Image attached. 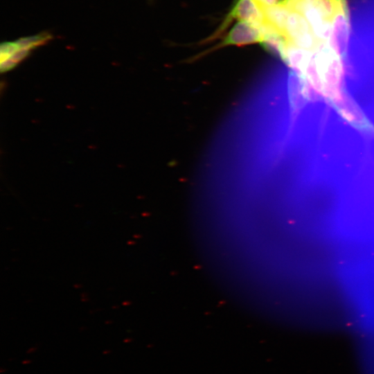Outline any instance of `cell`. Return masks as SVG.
I'll return each mask as SVG.
<instances>
[{
  "label": "cell",
  "mask_w": 374,
  "mask_h": 374,
  "mask_svg": "<svg viewBox=\"0 0 374 374\" xmlns=\"http://www.w3.org/2000/svg\"><path fill=\"white\" fill-rule=\"evenodd\" d=\"M349 36V20L347 8L339 11L334 17L328 39V46L338 55L344 57Z\"/></svg>",
  "instance_id": "cell-3"
},
{
  "label": "cell",
  "mask_w": 374,
  "mask_h": 374,
  "mask_svg": "<svg viewBox=\"0 0 374 374\" xmlns=\"http://www.w3.org/2000/svg\"><path fill=\"white\" fill-rule=\"evenodd\" d=\"M51 35L48 33H42L33 36L22 37L15 41L20 48L31 49L35 46L45 43L49 39Z\"/></svg>",
  "instance_id": "cell-4"
},
{
  "label": "cell",
  "mask_w": 374,
  "mask_h": 374,
  "mask_svg": "<svg viewBox=\"0 0 374 374\" xmlns=\"http://www.w3.org/2000/svg\"><path fill=\"white\" fill-rule=\"evenodd\" d=\"M260 1L262 3L266 6H274L277 3L278 0H258Z\"/></svg>",
  "instance_id": "cell-7"
},
{
  "label": "cell",
  "mask_w": 374,
  "mask_h": 374,
  "mask_svg": "<svg viewBox=\"0 0 374 374\" xmlns=\"http://www.w3.org/2000/svg\"><path fill=\"white\" fill-rule=\"evenodd\" d=\"M262 39L263 33L260 26L244 21H238L216 48L229 45L244 46L255 43L260 44Z\"/></svg>",
  "instance_id": "cell-2"
},
{
  "label": "cell",
  "mask_w": 374,
  "mask_h": 374,
  "mask_svg": "<svg viewBox=\"0 0 374 374\" xmlns=\"http://www.w3.org/2000/svg\"><path fill=\"white\" fill-rule=\"evenodd\" d=\"M28 48H20L17 51H15L11 56L10 59L15 63L17 64L19 62L21 61L25 58L29 52Z\"/></svg>",
  "instance_id": "cell-5"
},
{
  "label": "cell",
  "mask_w": 374,
  "mask_h": 374,
  "mask_svg": "<svg viewBox=\"0 0 374 374\" xmlns=\"http://www.w3.org/2000/svg\"><path fill=\"white\" fill-rule=\"evenodd\" d=\"M16 64L10 58L6 59L1 62V71L3 72L10 70Z\"/></svg>",
  "instance_id": "cell-6"
},
{
  "label": "cell",
  "mask_w": 374,
  "mask_h": 374,
  "mask_svg": "<svg viewBox=\"0 0 374 374\" xmlns=\"http://www.w3.org/2000/svg\"><path fill=\"white\" fill-rule=\"evenodd\" d=\"M234 19L258 26L262 25L265 23V15L260 1L238 0L216 35L220 34Z\"/></svg>",
  "instance_id": "cell-1"
}]
</instances>
